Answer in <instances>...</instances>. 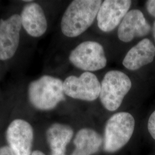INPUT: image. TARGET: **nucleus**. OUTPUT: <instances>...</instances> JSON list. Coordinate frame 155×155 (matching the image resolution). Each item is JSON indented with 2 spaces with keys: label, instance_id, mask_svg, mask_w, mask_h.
I'll list each match as a JSON object with an SVG mask.
<instances>
[{
  "label": "nucleus",
  "instance_id": "5",
  "mask_svg": "<svg viewBox=\"0 0 155 155\" xmlns=\"http://www.w3.org/2000/svg\"><path fill=\"white\" fill-rule=\"evenodd\" d=\"M69 61L74 66L87 72L101 70L107 64L102 45L93 41H84L78 45L70 53Z\"/></svg>",
  "mask_w": 155,
  "mask_h": 155
},
{
  "label": "nucleus",
  "instance_id": "16",
  "mask_svg": "<svg viewBox=\"0 0 155 155\" xmlns=\"http://www.w3.org/2000/svg\"><path fill=\"white\" fill-rule=\"evenodd\" d=\"M148 12L152 16L155 17V0H149L146 2Z\"/></svg>",
  "mask_w": 155,
  "mask_h": 155
},
{
  "label": "nucleus",
  "instance_id": "7",
  "mask_svg": "<svg viewBox=\"0 0 155 155\" xmlns=\"http://www.w3.org/2000/svg\"><path fill=\"white\" fill-rule=\"evenodd\" d=\"M33 139V128L24 120H15L8 127L7 142L15 155H31Z\"/></svg>",
  "mask_w": 155,
  "mask_h": 155
},
{
  "label": "nucleus",
  "instance_id": "8",
  "mask_svg": "<svg viewBox=\"0 0 155 155\" xmlns=\"http://www.w3.org/2000/svg\"><path fill=\"white\" fill-rule=\"evenodd\" d=\"M21 27V17L18 15L0 20V61H6L15 55L19 45Z\"/></svg>",
  "mask_w": 155,
  "mask_h": 155
},
{
  "label": "nucleus",
  "instance_id": "12",
  "mask_svg": "<svg viewBox=\"0 0 155 155\" xmlns=\"http://www.w3.org/2000/svg\"><path fill=\"white\" fill-rule=\"evenodd\" d=\"M155 56V45L150 39H144L127 52L122 64L128 70L135 71L152 63Z\"/></svg>",
  "mask_w": 155,
  "mask_h": 155
},
{
  "label": "nucleus",
  "instance_id": "10",
  "mask_svg": "<svg viewBox=\"0 0 155 155\" xmlns=\"http://www.w3.org/2000/svg\"><path fill=\"white\" fill-rule=\"evenodd\" d=\"M151 27L142 12L137 9L128 12L119 25L118 37L125 43L131 41L135 38L148 35Z\"/></svg>",
  "mask_w": 155,
  "mask_h": 155
},
{
  "label": "nucleus",
  "instance_id": "17",
  "mask_svg": "<svg viewBox=\"0 0 155 155\" xmlns=\"http://www.w3.org/2000/svg\"><path fill=\"white\" fill-rule=\"evenodd\" d=\"M0 155H15L9 146H4L0 148Z\"/></svg>",
  "mask_w": 155,
  "mask_h": 155
},
{
  "label": "nucleus",
  "instance_id": "9",
  "mask_svg": "<svg viewBox=\"0 0 155 155\" xmlns=\"http://www.w3.org/2000/svg\"><path fill=\"white\" fill-rule=\"evenodd\" d=\"M132 4L129 0H105L97 14L98 26L105 32L113 31L120 24Z\"/></svg>",
  "mask_w": 155,
  "mask_h": 155
},
{
  "label": "nucleus",
  "instance_id": "14",
  "mask_svg": "<svg viewBox=\"0 0 155 155\" xmlns=\"http://www.w3.org/2000/svg\"><path fill=\"white\" fill-rule=\"evenodd\" d=\"M75 149L71 155H91L98 151L102 139L98 133L89 128H83L77 133L74 140Z\"/></svg>",
  "mask_w": 155,
  "mask_h": 155
},
{
  "label": "nucleus",
  "instance_id": "2",
  "mask_svg": "<svg viewBox=\"0 0 155 155\" xmlns=\"http://www.w3.org/2000/svg\"><path fill=\"white\" fill-rule=\"evenodd\" d=\"M29 100L33 107L40 110L54 109L65 100L63 82L61 79L50 75H44L29 84Z\"/></svg>",
  "mask_w": 155,
  "mask_h": 155
},
{
  "label": "nucleus",
  "instance_id": "3",
  "mask_svg": "<svg viewBox=\"0 0 155 155\" xmlns=\"http://www.w3.org/2000/svg\"><path fill=\"white\" fill-rule=\"evenodd\" d=\"M135 121L127 112L113 114L106 124L104 139V150L114 153L127 144L133 134Z\"/></svg>",
  "mask_w": 155,
  "mask_h": 155
},
{
  "label": "nucleus",
  "instance_id": "19",
  "mask_svg": "<svg viewBox=\"0 0 155 155\" xmlns=\"http://www.w3.org/2000/svg\"><path fill=\"white\" fill-rule=\"evenodd\" d=\"M153 37H154L155 41V21L154 22L153 26Z\"/></svg>",
  "mask_w": 155,
  "mask_h": 155
},
{
  "label": "nucleus",
  "instance_id": "11",
  "mask_svg": "<svg viewBox=\"0 0 155 155\" xmlns=\"http://www.w3.org/2000/svg\"><path fill=\"white\" fill-rule=\"evenodd\" d=\"M21 24L30 36L38 38L47 29V21L41 6L36 2H30L24 7L20 15Z\"/></svg>",
  "mask_w": 155,
  "mask_h": 155
},
{
  "label": "nucleus",
  "instance_id": "13",
  "mask_svg": "<svg viewBox=\"0 0 155 155\" xmlns=\"http://www.w3.org/2000/svg\"><path fill=\"white\" fill-rule=\"evenodd\" d=\"M73 134L74 131L68 125L59 123L51 125L46 132L51 155H66L67 145L70 142Z\"/></svg>",
  "mask_w": 155,
  "mask_h": 155
},
{
  "label": "nucleus",
  "instance_id": "1",
  "mask_svg": "<svg viewBox=\"0 0 155 155\" xmlns=\"http://www.w3.org/2000/svg\"><path fill=\"white\" fill-rule=\"evenodd\" d=\"M101 0H75L67 7L61 21L62 33L75 38L85 32L94 22L100 6Z\"/></svg>",
  "mask_w": 155,
  "mask_h": 155
},
{
  "label": "nucleus",
  "instance_id": "18",
  "mask_svg": "<svg viewBox=\"0 0 155 155\" xmlns=\"http://www.w3.org/2000/svg\"><path fill=\"white\" fill-rule=\"evenodd\" d=\"M31 155H45L44 153H43L42 152L40 151V150H35L33 151Z\"/></svg>",
  "mask_w": 155,
  "mask_h": 155
},
{
  "label": "nucleus",
  "instance_id": "6",
  "mask_svg": "<svg viewBox=\"0 0 155 155\" xmlns=\"http://www.w3.org/2000/svg\"><path fill=\"white\" fill-rule=\"evenodd\" d=\"M65 95L77 100L93 101L100 97L101 83L93 73L84 72L79 77L71 75L63 82Z\"/></svg>",
  "mask_w": 155,
  "mask_h": 155
},
{
  "label": "nucleus",
  "instance_id": "15",
  "mask_svg": "<svg viewBox=\"0 0 155 155\" xmlns=\"http://www.w3.org/2000/svg\"><path fill=\"white\" fill-rule=\"evenodd\" d=\"M148 129L150 134L155 140V110L150 116L148 122Z\"/></svg>",
  "mask_w": 155,
  "mask_h": 155
},
{
  "label": "nucleus",
  "instance_id": "4",
  "mask_svg": "<svg viewBox=\"0 0 155 155\" xmlns=\"http://www.w3.org/2000/svg\"><path fill=\"white\" fill-rule=\"evenodd\" d=\"M132 87L127 74L118 70L107 72L101 84L100 98L104 107L110 111L117 110Z\"/></svg>",
  "mask_w": 155,
  "mask_h": 155
}]
</instances>
